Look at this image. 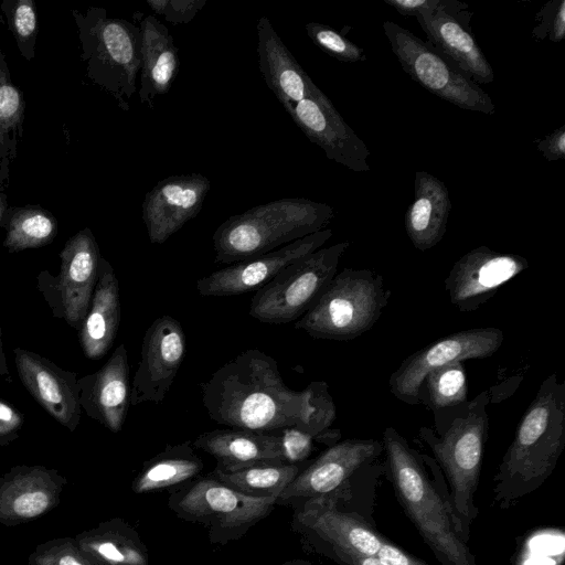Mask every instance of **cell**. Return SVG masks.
<instances>
[{"instance_id":"1","label":"cell","mask_w":565,"mask_h":565,"mask_svg":"<svg viewBox=\"0 0 565 565\" xmlns=\"http://www.w3.org/2000/svg\"><path fill=\"white\" fill-rule=\"evenodd\" d=\"M209 417L230 428L258 433L301 431L329 446L341 436L331 429L335 404L323 381L302 391L284 382L276 360L259 349H247L200 383Z\"/></svg>"},{"instance_id":"19","label":"cell","mask_w":565,"mask_h":565,"mask_svg":"<svg viewBox=\"0 0 565 565\" xmlns=\"http://www.w3.org/2000/svg\"><path fill=\"white\" fill-rule=\"evenodd\" d=\"M19 379L38 404L58 424L74 431L81 422L77 374L41 354L14 348Z\"/></svg>"},{"instance_id":"5","label":"cell","mask_w":565,"mask_h":565,"mask_svg":"<svg viewBox=\"0 0 565 565\" xmlns=\"http://www.w3.org/2000/svg\"><path fill=\"white\" fill-rule=\"evenodd\" d=\"M334 210L303 198H286L252 207L225 220L213 234L215 263L254 258L324 230Z\"/></svg>"},{"instance_id":"4","label":"cell","mask_w":565,"mask_h":565,"mask_svg":"<svg viewBox=\"0 0 565 565\" xmlns=\"http://www.w3.org/2000/svg\"><path fill=\"white\" fill-rule=\"evenodd\" d=\"M489 403L490 392L483 391L462 405L434 413L433 427L417 433V441L429 449L444 476L457 532L466 543L479 514L475 497L488 439Z\"/></svg>"},{"instance_id":"17","label":"cell","mask_w":565,"mask_h":565,"mask_svg":"<svg viewBox=\"0 0 565 565\" xmlns=\"http://www.w3.org/2000/svg\"><path fill=\"white\" fill-rule=\"evenodd\" d=\"M332 234V230L324 228L266 254L215 270L196 281L198 292L203 297H224L258 290L286 266L321 248Z\"/></svg>"},{"instance_id":"8","label":"cell","mask_w":565,"mask_h":565,"mask_svg":"<svg viewBox=\"0 0 565 565\" xmlns=\"http://www.w3.org/2000/svg\"><path fill=\"white\" fill-rule=\"evenodd\" d=\"M168 505L180 519L204 526L211 543L224 545L270 514L276 499L247 497L210 473L173 491Z\"/></svg>"},{"instance_id":"9","label":"cell","mask_w":565,"mask_h":565,"mask_svg":"<svg viewBox=\"0 0 565 565\" xmlns=\"http://www.w3.org/2000/svg\"><path fill=\"white\" fill-rule=\"evenodd\" d=\"M348 242L321 247L291 263L256 290L249 316L273 324H284L302 317L338 273Z\"/></svg>"},{"instance_id":"30","label":"cell","mask_w":565,"mask_h":565,"mask_svg":"<svg viewBox=\"0 0 565 565\" xmlns=\"http://www.w3.org/2000/svg\"><path fill=\"white\" fill-rule=\"evenodd\" d=\"M202 469L203 461L194 452L192 443L167 446L143 463L131 488L138 494L171 488L193 479Z\"/></svg>"},{"instance_id":"36","label":"cell","mask_w":565,"mask_h":565,"mask_svg":"<svg viewBox=\"0 0 565 565\" xmlns=\"http://www.w3.org/2000/svg\"><path fill=\"white\" fill-rule=\"evenodd\" d=\"M305 29L318 47L338 61L347 63L366 61L364 49L351 42L331 26L310 22L305 25Z\"/></svg>"},{"instance_id":"29","label":"cell","mask_w":565,"mask_h":565,"mask_svg":"<svg viewBox=\"0 0 565 565\" xmlns=\"http://www.w3.org/2000/svg\"><path fill=\"white\" fill-rule=\"evenodd\" d=\"M74 537L94 565H149L147 546L122 519L103 521Z\"/></svg>"},{"instance_id":"25","label":"cell","mask_w":565,"mask_h":565,"mask_svg":"<svg viewBox=\"0 0 565 565\" xmlns=\"http://www.w3.org/2000/svg\"><path fill=\"white\" fill-rule=\"evenodd\" d=\"M192 446L214 457L216 468L222 471L259 461H286L282 438L277 434L238 428L214 429L199 435Z\"/></svg>"},{"instance_id":"46","label":"cell","mask_w":565,"mask_h":565,"mask_svg":"<svg viewBox=\"0 0 565 565\" xmlns=\"http://www.w3.org/2000/svg\"><path fill=\"white\" fill-rule=\"evenodd\" d=\"M9 209L8 196L4 192H0V227H2V222L4 215Z\"/></svg>"},{"instance_id":"32","label":"cell","mask_w":565,"mask_h":565,"mask_svg":"<svg viewBox=\"0 0 565 565\" xmlns=\"http://www.w3.org/2000/svg\"><path fill=\"white\" fill-rule=\"evenodd\" d=\"M301 471L299 463L259 461L231 471L215 468L211 475L233 490L252 498H275Z\"/></svg>"},{"instance_id":"20","label":"cell","mask_w":565,"mask_h":565,"mask_svg":"<svg viewBox=\"0 0 565 565\" xmlns=\"http://www.w3.org/2000/svg\"><path fill=\"white\" fill-rule=\"evenodd\" d=\"M67 479L42 465H18L0 476V524L17 526L35 520L61 501Z\"/></svg>"},{"instance_id":"13","label":"cell","mask_w":565,"mask_h":565,"mask_svg":"<svg viewBox=\"0 0 565 565\" xmlns=\"http://www.w3.org/2000/svg\"><path fill=\"white\" fill-rule=\"evenodd\" d=\"M503 341V331L494 327L461 330L440 338L403 360L388 379L390 391L403 403L418 405L422 383L430 371L454 362L490 358Z\"/></svg>"},{"instance_id":"26","label":"cell","mask_w":565,"mask_h":565,"mask_svg":"<svg viewBox=\"0 0 565 565\" xmlns=\"http://www.w3.org/2000/svg\"><path fill=\"white\" fill-rule=\"evenodd\" d=\"M141 67L138 97L142 105L153 107L154 99L167 94L179 72L180 60L173 36L153 15H142Z\"/></svg>"},{"instance_id":"42","label":"cell","mask_w":565,"mask_h":565,"mask_svg":"<svg viewBox=\"0 0 565 565\" xmlns=\"http://www.w3.org/2000/svg\"><path fill=\"white\" fill-rule=\"evenodd\" d=\"M376 557L384 565H428L384 539Z\"/></svg>"},{"instance_id":"15","label":"cell","mask_w":565,"mask_h":565,"mask_svg":"<svg viewBox=\"0 0 565 565\" xmlns=\"http://www.w3.org/2000/svg\"><path fill=\"white\" fill-rule=\"evenodd\" d=\"M527 267V259L521 255L479 246L455 262L444 281L445 291L457 310L472 312Z\"/></svg>"},{"instance_id":"40","label":"cell","mask_w":565,"mask_h":565,"mask_svg":"<svg viewBox=\"0 0 565 565\" xmlns=\"http://www.w3.org/2000/svg\"><path fill=\"white\" fill-rule=\"evenodd\" d=\"M24 416L10 403L0 398V447L8 446L20 437Z\"/></svg>"},{"instance_id":"39","label":"cell","mask_w":565,"mask_h":565,"mask_svg":"<svg viewBox=\"0 0 565 565\" xmlns=\"http://www.w3.org/2000/svg\"><path fill=\"white\" fill-rule=\"evenodd\" d=\"M147 6L167 22L186 24L206 4V0H146Z\"/></svg>"},{"instance_id":"12","label":"cell","mask_w":565,"mask_h":565,"mask_svg":"<svg viewBox=\"0 0 565 565\" xmlns=\"http://www.w3.org/2000/svg\"><path fill=\"white\" fill-rule=\"evenodd\" d=\"M102 257L93 232L85 227L66 241L60 253L58 274L43 269L36 276V289L53 317L77 332L89 309Z\"/></svg>"},{"instance_id":"34","label":"cell","mask_w":565,"mask_h":565,"mask_svg":"<svg viewBox=\"0 0 565 565\" xmlns=\"http://www.w3.org/2000/svg\"><path fill=\"white\" fill-rule=\"evenodd\" d=\"M419 402L433 413L468 402L467 372L462 362H454L430 371L419 390Z\"/></svg>"},{"instance_id":"28","label":"cell","mask_w":565,"mask_h":565,"mask_svg":"<svg viewBox=\"0 0 565 565\" xmlns=\"http://www.w3.org/2000/svg\"><path fill=\"white\" fill-rule=\"evenodd\" d=\"M414 194L405 213V230L414 247L425 252L443 239L451 201L446 184L426 171L415 173Z\"/></svg>"},{"instance_id":"41","label":"cell","mask_w":565,"mask_h":565,"mask_svg":"<svg viewBox=\"0 0 565 565\" xmlns=\"http://www.w3.org/2000/svg\"><path fill=\"white\" fill-rule=\"evenodd\" d=\"M536 141L539 151L547 161L563 159L565 157V125Z\"/></svg>"},{"instance_id":"7","label":"cell","mask_w":565,"mask_h":565,"mask_svg":"<svg viewBox=\"0 0 565 565\" xmlns=\"http://www.w3.org/2000/svg\"><path fill=\"white\" fill-rule=\"evenodd\" d=\"M391 290L371 269L344 268L295 323L315 339L350 341L369 331L388 305Z\"/></svg>"},{"instance_id":"21","label":"cell","mask_w":565,"mask_h":565,"mask_svg":"<svg viewBox=\"0 0 565 565\" xmlns=\"http://www.w3.org/2000/svg\"><path fill=\"white\" fill-rule=\"evenodd\" d=\"M211 189L200 173L170 175L159 181L145 196L142 220L152 244H162L194 218Z\"/></svg>"},{"instance_id":"38","label":"cell","mask_w":565,"mask_h":565,"mask_svg":"<svg viewBox=\"0 0 565 565\" xmlns=\"http://www.w3.org/2000/svg\"><path fill=\"white\" fill-rule=\"evenodd\" d=\"M534 20L537 22L532 30L534 39L561 42L565 38V0H550L539 10Z\"/></svg>"},{"instance_id":"47","label":"cell","mask_w":565,"mask_h":565,"mask_svg":"<svg viewBox=\"0 0 565 565\" xmlns=\"http://www.w3.org/2000/svg\"><path fill=\"white\" fill-rule=\"evenodd\" d=\"M281 565H315L308 561H303V559H291V561H287L285 563H282Z\"/></svg>"},{"instance_id":"37","label":"cell","mask_w":565,"mask_h":565,"mask_svg":"<svg viewBox=\"0 0 565 565\" xmlns=\"http://www.w3.org/2000/svg\"><path fill=\"white\" fill-rule=\"evenodd\" d=\"M28 565H94L74 536L52 539L35 546Z\"/></svg>"},{"instance_id":"31","label":"cell","mask_w":565,"mask_h":565,"mask_svg":"<svg viewBox=\"0 0 565 565\" xmlns=\"http://www.w3.org/2000/svg\"><path fill=\"white\" fill-rule=\"evenodd\" d=\"M25 108L24 95L12 83L0 43V192L9 186L10 169L18 158Z\"/></svg>"},{"instance_id":"16","label":"cell","mask_w":565,"mask_h":565,"mask_svg":"<svg viewBox=\"0 0 565 565\" xmlns=\"http://www.w3.org/2000/svg\"><path fill=\"white\" fill-rule=\"evenodd\" d=\"M185 353L180 322L169 315L157 318L146 330L140 361L130 384V405L160 404L167 396Z\"/></svg>"},{"instance_id":"24","label":"cell","mask_w":565,"mask_h":565,"mask_svg":"<svg viewBox=\"0 0 565 565\" xmlns=\"http://www.w3.org/2000/svg\"><path fill=\"white\" fill-rule=\"evenodd\" d=\"M257 36L259 71L285 109L321 90L284 44L268 18H259Z\"/></svg>"},{"instance_id":"23","label":"cell","mask_w":565,"mask_h":565,"mask_svg":"<svg viewBox=\"0 0 565 565\" xmlns=\"http://www.w3.org/2000/svg\"><path fill=\"white\" fill-rule=\"evenodd\" d=\"M416 18L428 42L476 84L494 81V71L475 40L469 22L443 10L422 11Z\"/></svg>"},{"instance_id":"11","label":"cell","mask_w":565,"mask_h":565,"mask_svg":"<svg viewBox=\"0 0 565 565\" xmlns=\"http://www.w3.org/2000/svg\"><path fill=\"white\" fill-rule=\"evenodd\" d=\"M383 30L403 71L414 82L459 108L494 114L490 96L429 43L393 21H385Z\"/></svg>"},{"instance_id":"22","label":"cell","mask_w":565,"mask_h":565,"mask_svg":"<svg viewBox=\"0 0 565 565\" xmlns=\"http://www.w3.org/2000/svg\"><path fill=\"white\" fill-rule=\"evenodd\" d=\"M78 385L82 411L111 433H119L130 406L129 364L125 344H119L99 370L79 377Z\"/></svg>"},{"instance_id":"3","label":"cell","mask_w":565,"mask_h":565,"mask_svg":"<svg viewBox=\"0 0 565 565\" xmlns=\"http://www.w3.org/2000/svg\"><path fill=\"white\" fill-rule=\"evenodd\" d=\"M565 448V383L556 373L540 385L493 476V504L508 510L551 477Z\"/></svg>"},{"instance_id":"10","label":"cell","mask_w":565,"mask_h":565,"mask_svg":"<svg viewBox=\"0 0 565 565\" xmlns=\"http://www.w3.org/2000/svg\"><path fill=\"white\" fill-rule=\"evenodd\" d=\"M347 492L297 503L291 522L308 547L338 564L348 557H375L384 541L362 514L340 507Z\"/></svg>"},{"instance_id":"6","label":"cell","mask_w":565,"mask_h":565,"mask_svg":"<svg viewBox=\"0 0 565 565\" xmlns=\"http://www.w3.org/2000/svg\"><path fill=\"white\" fill-rule=\"evenodd\" d=\"M72 14L87 77L106 90L120 109L129 110L141 67L139 25L109 18L104 8L89 7L84 13L73 9Z\"/></svg>"},{"instance_id":"33","label":"cell","mask_w":565,"mask_h":565,"mask_svg":"<svg viewBox=\"0 0 565 565\" xmlns=\"http://www.w3.org/2000/svg\"><path fill=\"white\" fill-rule=\"evenodd\" d=\"M2 227L6 230L3 247L10 253L45 246L57 234L55 216L39 205L9 207Z\"/></svg>"},{"instance_id":"44","label":"cell","mask_w":565,"mask_h":565,"mask_svg":"<svg viewBox=\"0 0 565 565\" xmlns=\"http://www.w3.org/2000/svg\"><path fill=\"white\" fill-rule=\"evenodd\" d=\"M339 565H384L376 556H355L343 559Z\"/></svg>"},{"instance_id":"2","label":"cell","mask_w":565,"mask_h":565,"mask_svg":"<svg viewBox=\"0 0 565 565\" xmlns=\"http://www.w3.org/2000/svg\"><path fill=\"white\" fill-rule=\"evenodd\" d=\"M384 472L424 542L441 565H478L457 532L444 476L428 455L413 448L392 426L383 431Z\"/></svg>"},{"instance_id":"27","label":"cell","mask_w":565,"mask_h":565,"mask_svg":"<svg viewBox=\"0 0 565 565\" xmlns=\"http://www.w3.org/2000/svg\"><path fill=\"white\" fill-rule=\"evenodd\" d=\"M120 323L119 282L110 263L102 257L87 315L78 330L86 358L99 360L111 348Z\"/></svg>"},{"instance_id":"35","label":"cell","mask_w":565,"mask_h":565,"mask_svg":"<svg viewBox=\"0 0 565 565\" xmlns=\"http://www.w3.org/2000/svg\"><path fill=\"white\" fill-rule=\"evenodd\" d=\"M20 54L26 60L35 57L39 33L36 6L33 0H3L0 6Z\"/></svg>"},{"instance_id":"14","label":"cell","mask_w":565,"mask_h":565,"mask_svg":"<svg viewBox=\"0 0 565 565\" xmlns=\"http://www.w3.org/2000/svg\"><path fill=\"white\" fill-rule=\"evenodd\" d=\"M382 441L348 438L329 446L278 495L276 504H297L349 489L353 477L381 461Z\"/></svg>"},{"instance_id":"18","label":"cell","mask_w":565,"mask_h":565,"mask_svg":"<svg viewBox=\"0 0 565 565\" xmlns=\"http://www.w3.org/2000/svg\"><path fill=\"white\" fill-rule=\"evenodd\" d=\"M286 111L307 138L324 151L328 159L355 172L371 170L367 163L371 152L366 145L322 90L287 107Z\"/></svg>"},{"instance_id":"45","label":"cell","mask_w":565,"mask_h":565,"mask_svg":"<svg viewBox=\"0 0 565 565\" xmlns=\"http://www.w3.org/2000/svg\"><path fill=\"white\" fill-rule=\"evenodd\" d=\"M0 376L9 379L10 372L7 364L6 353L3 350V342H2V330L0 327Z\"/></svg>"},{"instance_id":"43","label":"cell","mask_w":565,"mask_h":565,"mask_svg":"<svg viewBox=\"0 0 565 565\" xmlns=\"http://www.w3.org/2000/svg\"><path fill=\"white\" fill-rule=\"evenodd\" d=\"M403 17H415L422 11H435L443 7L444 0H383Z\"/></svg>"}]
</instances>
